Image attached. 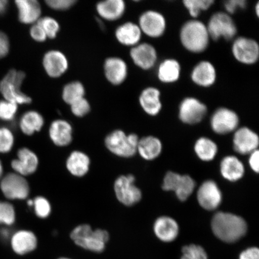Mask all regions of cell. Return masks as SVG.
<instances>
[{
  "instance_id": "obj_1",
  "label": "cell",
  "mask_w": 259,
  "mask_h": 259,
  "mask_svg": "<svg viewBox=\"0 0 259 259\" xmlns=\"http://www.w3.org/2000/svg\"><path fill=\"white\" fill-rule=\"evenodd\" d=\"M211 227L213 234L220 240L228 243L239 240L247 231V223L244 219L228 212L215 213Z\"/></svg>"
},
{
  "instance_id": "obj_2",
  "label": "cell",
  "mask_w": 259,
  "mask_h": 259,
  "mask_svg": "<svg viewBox=\"0 0 259 259\" xmlns=\"http://www.w3.org/2000/svg\"><path fill=\"white\" fill-rule=\"evenodd\" d=\"M209 35L206 26L197 20L188 21L180 32L183 47L193 53H201L208 46Z\"/></svg>"
},
{
  "instance_id": "obj_3",
  "label": "cell",
  "mask_w": 259,
  "mask_h": 259,
  "mask_svg": "<svg viewBox=\"0 0 259 259\" xmlns=\"http://www.w3.org/2000/svg\"><path fill=\"white\" fill-rule=\"evenodd\" d=\"M70 237L79 247L95 252L105 250L109 235L105 230L93 231L88 225H82L73 230Z\"/></svg>"
},
{
  "instance_id": "obj_4",
  "label": "cell",
  "mask_w": 259,
  "mask_h": 259,
  "mask_svg": "<svg viewBox=\"0 0 259 259\" xmlns=\"http://www.w3.org/2000/svg\"><path fill=\"white\" fill-rule=\"evenodd\" d=\"M25 77L24 72L15 69L11 70L6 74L0 82V93L5 100L18 105L30 104L32 102L31 97L21 91Z\"/></svg>"
},
{
  "instance_id": "obj_5",
  "label": "cell",
  "mask_w": 259,
  "mask_h": 259,
  "mask_svg": "<svg viewBox=\"0 0 259 259\" xmlns=\"http://www.w3.org/2000/svg\"><path fill=\"white\" fill-rule=\"evenodd\" d=\"M139 141L137 135H127L121 130H116L107 136L105 145L113 154L128 158L137 153Z\"/></svg>"
},
{
  "instance_id": "obj_6",
  "label": "cell",
  "mask_w": 259,
  "mask_h": 259,
  "mask_svg": "<svg viewBox=\"0 0 259 259\" xmlns=\"http://www.w3.org/2000/svg\"><path fill=\"white\" fill-rule=\"evenodd\" d=\"M206 27L209 37L214 40H219L220 37L228 40H231L237 32V28L231 16L224 12L213 14L209 19Z\"/></svg>"
},
{
  "instance_id": "obj_7",
  "label": "cell",
  "mask_w": 259,
  "mask_h": 259,
  "mask_svg": "<svg viewBox=\"0 0 259 259\" xmlns=\"http://www.w3.org/2000/svg\"><path fill=\"white\" fill-rule=\"evenodd\" d=\"M196 184L189 176H180L172 171H168L163 180L162 189L164 191H174L181 201H185L193 192Z\"/></svg>"
},
{
  "instance_id": "obj_8",
  "label": "cell",
  "mask_w": 259,
  "mask_h": 259,
  "mask_svg": "<svg viewBox=\"0 0 259 259\" xmlns=\"http://www.w3.org/2000/svg\"><path fill=\"white\" fill-rule=\"evenodd\" d=\"M135 178L132 175L121 176L116 179L114 190L116 197L123 205L131 206L140 201L141 190L135 185Z\"/></svg>"
},
{
  "instance_id": "obj_9",
  "label": "cell",
  "mask_w": 259,
  "mask_h": 259,
  "mask_svg": "<svg viewBox=\"0 0 259 259\" xmlns=\"http://www.w3.org/2000/svg\"><path fill=\"white\" fill-rule=\"evenodd\" d=\"M1 189L9 199H25L30 193L27 181L16 173L9 174L2 181Z\"/></svg>"
},
{
  "instance_id": "obj_10",
  "label": "cell",
  "mask_w": 259,
  "mask_h": 259,
  "mask_svg": "<svg viewBox=\"0 0 259 259\" xmlns=\"http://www.w3.org/2000/svg\"><path fill=\"white\" fill-rule=\"evenodd\" d=\"M232 53L236 60L245 64H253L259 57V47L257 41L246 37H239L232 45Z\"/></svg>"
},
{
  "instance_id": "obj_11",
  "label": "cell",
  "mask_w": 259,
  "mask_h": 259,
  "mask_svg": "<svg viewBox=\"0 0 259 259\" xmlns=\"http://www.w3.org/2000/svg\"><path fill=\"white\" fill-rule=\"evenodd\" d=\"M138 25L142 32L148 36L157 38L164 34L166 22L164 16L159 12L148 11L140 16Z\"/></svg>"
},
{
  "instance_id": "obj_12",
  "label": "cell",
  "mask_w": 259,
  "mask_h": 259,
  "mask_svg": "<svg viewBox=\"0 0 259 259\" xmlns=\"http://www.w3.org/2000/svg\"><path fill=\"white\" fill-rule=\"evenodd\" d=\"M239 121L236 112L228 108H221L213 113L210 125L217 134L225 135L234 131L238 126Z\"/></svg>"
},
{
  "instance_id": "obj_13",
  "label": "cell",
  "mask_w": 259,
  "mask_h": 259,
  "mask_svg": "<svg viewBox=\"0 0 259 259\" xmlns=\"http://www.w3.org/2000/svg\"><path fill=\"white\" fill-rule=\"evenodd\" d=\"M206 112V106L203 103L193 97H188L181 103L179 117L186 124H195L202 120Z\"/></svg>"
},
{
  "instance_id": "obj_14",
  "label": "cell",
  "mask_w": 259,
  "mask_h": 259,
  "mask_svg": "<svg viewBox=\"0 0 259 259\" xmlns=\"http://www.w3.org/2000/svg\"><path fill=\"white\" fill-rule=\"evenodd\" d=\"M42 64L45 72L52 78H58L63 75L69 68L67 58L58 50L48 51L44 55Z\"/></svg>"
},
{
  "instance_id": "obj_15",
  "label": "cell",
  "mask_w": 259,
  "mask_h": 259,
  "mask_svg": "<svg viewBox=\"0 0 259 259\" xmlns=\"http://www.w3.org/2000/svg\"><path fill=\"white\" fill-rule=\"evenodd\" d=\"M197 200L203 208L208 210H214L222 203L221 191L214 181H206L198 190Z\"/></svg>"
},
{
  "instance_id": "obj_16",
  "label": "cell",
  "mask_w": 259,
  "mask_h": 259,
  "mask_svg": "<svg viewBox=\"0 0 259 259\" xmlns=\"http://www.w3.org/2000/svg\"><path fill=\"white\" fill-rule=\"evenodd\" d=\"M131 57L134 63L143 70L153 67L157 59L156 50L150 44L143 43L132 47Z\"/></svg>"
},
{
  "instance_id": "obj_17",
  "label": "cell",
  "mask_w": 259,
  "mask_h": 259,
  "mask_svg": "<svg viewBox=\"0 0 259 259\" xmlns=\"http://www.w3.org/2000/svg\"><path fill=\"white\" fill-rule=\"evenodd\" d=\"M104 73L108 82L113 85L124 82L127 77V64L119 57L107 58L104 63Z\"/></svg>"
},
{
  "instance_id": "obj_18",
  "label": "cell",
  "mask_w": 259,
  "mask_h": 259,
  "mask_svg": "<svg viewBox=\"0 0 259 259\" xmlns=\"http://www.w3.org/2000/svg\"><path fill=\"white\" fill-rule=\"evenodd\" d=\"M258 146V136L250 128L242 127L235 132L234 148L238 153L242 155L251 154L257 150Z\"/></svg>"
},
{
  "instance_id": "obj_19",
  "label": "cell",
  "mask_w": 259,
  "mask_h": 259,
  "mask_svg": "<svg viewBox=\"0 0 259 259\" xmlns=\"http://www.w3.org/2000/svg\"><path fill=\"white\" fill-rule=\"evenodd\" d=\"M12 167L16 174L22 177L30 176L37 170L38 160L37 155L28 148H23L18 153V159L13 160Z\"/></svg>"
},
{
  "instance_id": "obj_20",
  "label": "cell",
  "mask_w": 259,
  "mask_h": 259,
  "mask_svg": "<svg viewBox=\"0 0 259 259\" xmlns=\"http://www.w3.org/2000/svg\"><path fill=\"white\" fill-rule=\"evenodd\" d=\"M19 20L22 24L33 25L41 18V8L37 0H16Z\"/></svg>"
},
{
  "instance_id": "obj_21",
  "label": "cell",
  "mask_w": 259,
  "mask_h": 259,
  "mask_svg": "<svg viewBox=\"0 0 259 259\" xmlns=\"http://www.w3.org/2000/svg\"><path fill=\"white\" fill-rule=\"evenodd\" d=\"M51 141L58 147H66L72 141L73 128L64 119H56L51 123L49 131Z\"/></svg>"
},
{
  "instance_id": "obj_22",
  "label": "cell",
  "mask_w": 259,
  "mask_h": 259,
  "mask_svg": "<svg viewBox=\"0 0 259 259\" xmlns=\"http://www.w3.org/2000/svg\"><path fill=\"white\" fill-rule=\"evenodd\" d=\"M11 246L15 253L19 255L27 254L36 248L37 239L32 232L18 231L12 236Z\"/></svg>"
},
{
  "instance_id": "obj_23",
  "label": "cell",
  "mask_w": 259,
  "mask_h": 259,
  "mask_svg": "<svg viewBox=\"0 0 259 259\" xmlns=\"http://www.w3.org/2000/svg\"><path fill=\"white\" fill-rule=\"evenodd\" d=\"M125 3L123 0H105L96 5V11L100 18L108 21H115L124 14Z\"/></svg>"
},
{
  "instance_id": "obj_24",
  "label": "cell",
  "mask_w": 259,
  "mask_h": 259,
  "mask_svg": "<svg viewBox=\"0 0 259 259\" xmlns=\"http://www.w3.org/2000/svg\"><path fill=\"white\" fill-rule=\"evenodd\" d=\"M154 231L160 240L169 242L177 238L179 233V226L173 219L169 217H161L155 221Z\"/></svg>"
},
{
  "instance_id": "obj_25",
  "label": "cell",
  "mask_w": 259,
  "mask_h": 259,
  "mask_svg": "<svg viewBox=\"0 0 259 259\" xmlns=\"http://www.w3.org/2000/svg\"><path fill=\"white\" fill-rule=\"evenodd\" d=\"M142 33L138 25L128 22L116 28L115 37L119 44L134 47L140 41Z\"/></svg>"
},
{
  "instance_id": "obj_26",
  "label": "cell",
  "mask_w": 259,
  "mask_h": 259,
  "mask_svg": "<svg viewBox=\"0 0 259 259\" xmlns=\"http://www.w3.org/2000/svg\"><path fill=\"white\" fill-rule=\"evenodd\" d=\"M216 70L214 66L209 61L200 62L194 68L192 79L197 85L208 87L213 85L216 80Z\"/></svg>"
},
{
  "instance_id": "obj_27",
  "label": "cell",
  "mask_w": 259,
  "mask_h": 259,
  "mask_svg": "<svg viewBox=\"0 0 259 259\" xmlns=\"http://www.w3.org/2000/svg\"><path fill=\"white\" fill-rule=\"evenodd\" d=\"M139 103L142 109L148 115H157L162 108L160 91L154 87H148L145 89L139 97Z\"/></svg>"
},
{
  "instance_id": "obj_28",
  "label": "cell",
  "mask_w": 259,
  "mask_h": 259,
  "mask_svg": "<svg viewBox=\"0 0 259 259\" xmlns=\"http://www.w3.org/2000/svg\"><path fill=\"white\" fill-rule=\"evenodd\" d=\"M222 176L230 181L240 180L244 174V167L237 157L228 156L223 158L220 164Z\"/></svg>"
},
{
  "instance_id": "obj_29",
  "label": "cell",
  "mask_w": 259,
  "mask_h": 259,
  "mask_svg": "<svg viewBox=\"0 0 259 259\" xmlns=\"http://www.w3.org/2000/svg\"><path fill=\"white\" fill-rule=\"evenodd\" d=\"M44 124V118L39 112L29 111L21 116L19 127L24 134L31 136L40 132Z\"/></svg>"
},
{
  "instance_id": "obj_30",
  "label": "cell",
  "mask_w": 259,
  "mask_h": 259,
  "mask_svg": "<svg viewBox=\"0 0 259 259\" xmlns=\"http://www.w3.org/2000/svg\"><path fill=\"white\" fill-rule=\"evenodd\" d=\"M90 158L80 151H73L67 158L66 166L71 174L81 177L88 172L90 167Z\"/></svg>"
},
{
  "instance_id": "obj_31",
  "label": "cell",
  "mask_w": 259,
  "mask_h": 259,
  "mask_svg": "<svg viewBox=\"0 0 259 259\" xmlns=\"http://www.w3.org/2000/svg\"><path fill=\"white\" fill-rule=\"evenodd\" d=\"M160 141L154 137H147L139 141L138 150L142 158L147 160H154L161 153Z\"/></svg>"
},
{
  "instance_id": "obj_32",
  "label": "cell",
  "mask_w": 259,
  "mask_h": 259,
  "mask_svg": "<svg viewBox=\"0 0 259 259\" xmlns=\"http://www.w3.org/2000/svg\"><path fill=\"white\" fill-rule=\"evenodd\" d=\"M181 66L176 60L167 59L162 62L158 69V77L162 82H176L180 76Z\"/></svg>"
},
{
  "instance_id": "obj_33",
  "label": "cell",
  "mask_w": 259,
  "mask_h": 259,
  "mask_svg": "<svg viewBox=\"0 0 259 259\" xmlns=\"http://www.w3.org/2000/svg\"><path fill=\"white\" fill-rule=\"evenodd\" d=\"M218 150L216 144L206 138L199 139L194 146V150L197 156L203 161L213 160L218 153Z\"/></svg>"
},
{
  "instance_id": "obj_34",
  "label": "cell",
  "mask_w": 259,
  "mask_h": 259,
  "mask_svg": "<svg viewBox=\"0 0 259 259\" xmlns=\"http://www.w3.org/2000/svg\"><path fill=\"white\" fill-rule=\"evenodd\" d=\"M85 90L83 84L79 81H73L64 87L62 98L67 105H72L85 96Z\"/></svg>"
},
{
  "instance_id": "obj_35",
  "label": "cell",
  "mask_w": 259,
  "mask_h": 259,
  "mask_svg": "<svg viewBox=\"0 0 259 259\" xmlns=\"http://www.w3.org/2000/svg\"><path fill=\"white\" fill-rule=\"evenodd\" d=\"M214 1L213 0H185L184 5L193 18H197L200 12L207 11Z\"/></svg>"
},
{
  "instance_id": "obj_36",
  "label": "cell",
  "mask_w": 259,
  "mask_h": 259,
  "mask_svg": "<svg viewBox=\"0 0 259 259\" xmlns=\"http://www.w3.org/2000/svg\"><path fill=\"white\" fill-rule=\"evenodd\" d=\"M37 23L43 28L48 38L54 39L57 36L60 30V26L56 19L50 16H45L41 17Z\"/></svg>"
},
{
  "instance_id": "obj_37",
  "label": "cell",
  "mask_w": 259,
  "mask_h": 259,
  "mask_svg": "<svg viewBox=\"0 0 259 259\" xmlns=\"http://www.w3.org/2000/svg\"><path fill=\"white\" fill-rule=\"evenodd\" d=\"M15 221V211L11 203L0 202V224L12 225Z\"/></svg>"
},
{
  "instance_id": "obj_38",
  "label": "cell",
  "mask_w": 259,
  "mask_h": 259,
  "mask_svg": "<svg viewBox=\"0 0 259 259\" xmlns=\"http://www.w3.org/2000/svg\"><path fill=\"white\" fill-rule=\"evenodd\" d=\"M181 259H208L206 252L201 246L191 244L184 246Z\"/></svg>"
},
{
  "instance_id": "obj_39",
  "label": "cell",
  "mask_w": 259,
  "mask_h": 259,
  "mask_svg": "<svg viewBox=\"0 0 259 259\" xmlns=\"http://www.w3.org/2000/svg\"><path fill=\"white\" fill-rule=\"evenodd\" d=\"M14 144V137L12 132L8 128H0V153H8Z\"/></svg>"
},
{
  "instance_id": "obj_40",
  "label": "cell",
  "mask_w": 259,
  "mask_h": 259,
  "mask_svg": "<svg viewBox=\"0 0 259 259\" xmlns=\"http://www.w3.org/2000/svg\"><path fill=\"white\" fill-rule=\"evenodd\" d=\"M18 106L16 103L7 100L0 101V119L4 121L12 120L18 111Z\"/></svg>"
},
{
  "instance_id": "obj_41",
  "label": "cell",
  "mask_w": 259,
  "mask_h": 259,
  "mask_svg": "<svg viewBox=\"0 0 259 259\" xmlns=\"http://www.w3.org/2000/svg\"><path fill=\"white\" fill-rule=\"evenodd\" d=\"M33 206L35 213L38 218L45 219L50 215L51 207L50 202L44 197H37L33 200Z\"/></svg>"
},
{
  "instance_id": "obj_42",
  "label": "cell",
  "mask_w": 259,
  "mask_h": 259,
  "mask_svg": "<svg viewBox=\"0 0 259 259\" xmlns=\"http://www.w3.org/2000/svg\"><path fill=\"white\" fill-rule=\"evenodd\" d=\"M70 109L74 116L81 118L88 114L91 111V106L88 100L84 97L71 105Z\"/></svg>"
},
{
  "instance_id": "obj_43",
  "label": "cell",
  "mask_w": 259,
  "mask_h": 259,
  "mask_svg": "<svg viewBox=\"0 0 259 259\" xmlns=\"http://www.w3.org/2000/svg\"><path fill=\"white\" fill-rule=\"evenodd\" d=\"M48 7L54 11H64L70 9L76 4L75 0H46Z\"/></svg>"
},
{
  "instance_id": "obj_44",
  "label": "cell",
  "mask_w": 259,
  "mask_h": 259,
  "mask_svg": "<svg viewBox=\"0 0 259 259\" xmlns=\"http://www.w3.org/2000/svg\"><path fill=\"white\" fill-rule=\"evenodd\" d=\"M31 37L34 41L42 43L47 40V35L41 26L37 23L32 25L30 30Z\"/></svg>"
},
{
  "instance_id": "obj_45",
  "label": "cell",
  "mask_w": 259,
  "mask_h": 259,
  "mask_svg": "<svg viewBox=\"0 0 259 259\" xmlns=\"http://www.w3.org/2000/svg\"><path fill=\"white\" fill-rule=\"evenodd\" d=\"M247 6L245 0H230L225 3V8L229 14H234L238 9H244Z\"/></svg>"
},
{
  "instance_id": "obj_46",
  "label": "cell",
  "mask_w": 259,
  "mask_h": 259,
  "mask_svg": "<svg viewBox=\"0 0 259 259\" xmlns=\"http://www.w3.org/2000/svg\"><path fill=\"white\" fill-rule=\"evenodd\" d=\"M10 41L5 32L0 31V59L5 58L9 53Z\"/></svg>"
},
{
  "instance_id": "obj_47",
  "label": "cell",
  "mask_w": 259,
  "mask_h": 259,
  "mask_svg": "<svg viewBox=\"0 0 259 259\" xmlns=\"http://www.w3.org/2000/svg\"><path fill=\"white\" fill-rule=\"evenodd\" d=\"M239 259H259V250L256 247H251L242 251Z\"/></svg>"
},
{
  "instance_id": "obj_48",
  "label": "cell",
  "mask_w": 259,
  "mask_h": 259,
  "mask_svg": "<svg viewBox=\"0 0 259 259\" xmlns=\"http://www.w3.org/2000/svg\"><path fill=\"white\" fill-rule=\"evenodd\" d=\"M259 152L258 150H255L250 154V159H249V164L252 170L255 172H258L259 169Z\"/></svg>"
},
{
  "instance_id": "obj_49",
  "label": "cell",
  "mask_w": 259,
  "mask_h": 259,
  "mask_svg": "<svg viewBox=\"0 0 259 259\" xmlns=\"http://www.w3.org/2000/svg\"><path fill=\"white\" fill-rule=\"evenodd\" d=\"M8 2L7 0H0V15L4 14L7 10Z\"/></svg>"
},
{
  "instance_id": "obj_50",
  "label": "cell",
  "mask_w": 259,
  "mask_h": 259,
  "mask_svg": "<svg viewBox=\"0 0 259 259\" xmlns=\"http://www.w3.org/2000/svg\"><path fill=\"white\" fill-rule=\"evenodd\" d=\"M255 13H256V15L258 17V15H259V3H257L256 6H255Z\"/></svg>"
},
{
  "instance_id": "obj_51",
  "label": "cell",
  "mask_w": 259,
  "mask_h": 259,
  "mask_svg": "<svg viewBox=\"0 0 259 259\" xmlns=\"http://www.w3.org/2000/svg\"><path fill=\"white\" fill-rule=\"evenodd\" d=\"M3 174V166L1 161H0V178H1Z\"/></svg>"
},
{
  "instance_id": "obj_52",
  "label": "cell",
  "mask_w": 259,
  "mask_h": 259,
  "mask_svg": "<svg viewBox=\"0 0 259 259\" xmlns=\"http://www.w3.org/2000/svg\"><path fill=\"white\" fill-rule=\"evenodd\" d=\"M28 205L30 206H33V200H29L28 201Z\"/></svg>"
},
{
  "instance_id": "obj_53",
  "label": "cell",
  "mask_w": 259,
  "mask_h": 259,
  "mask_svg": "<svg viewBox=\"0 0 259 259\" xmlns=\"http://www.w3.org/2000/svg\"><path fill=\"white\" fill-rule=\"evenodd\" d=\"M58 259H71V258H67V257H61V258H59Z\"/></svg>"
}]
</instances>
